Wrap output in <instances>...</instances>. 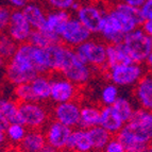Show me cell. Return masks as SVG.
I'll return each mask as SVG.
<instances>
[{"label": "cell", "instance_id": "36", "mask_svg": "<svg viewBox=\"0 0 152 152\" xmlns=\"http://www.w3.org/2000/svg\"><path fill=\"white\" fill-rule=\"evenodd\" d=\"M124 148L127 152H148L149 145L142 142H126Z\"/></svg>", "mask_w": 152, "mask_h": 152}, {"label": "cell", "instance_id": "37", "mask_svg": "<svg viewBox=\"0 0 152 152\" xmlns=\"http://www.w3.org/2000/svg\"><path fill=\"white\" fill-rule=\"evenodd\" d=\"M144 21L152 19V0H146L140 9Z\"/></svg>", "mask_w": 152, "mask_h": 152}, {"label": "cell", "instance_id": "7", "mask_svg": "<svg viewBox=\"0 0 152 152\" xmlns=\"http://www.w3.org/2000/svg\"><path fill=\"white\" fill-rule=\"evenodd\" d=\"M107 47L101 38L91 37L75 49L77 56L93 69H107Z\"/></svg>", "mask_w": 152, "mask_h": 152}, {"label": "cell", "instance_id": "27", "mask_svg": "<svg viewBox=\"0 0 152 152\" xmlns=\"http://www.w3.org/2000/svg\"><path fill=\"white\" fill-rule=\"evenodd\" d=\"M87 131H88L93 150H95V151H102L112 138V134H110L107 130L100 126L91 128Z\"/></svg>", "mask_w": 152, "mask_h": 152}, {"label": "cell", "instance_id": "2", "mask_svg": "<svg viewBox=\"0 0 152 152\" xmlns=\"http://www.w3.org/2000/svg\"><path fill=\"white\" fill-rule=\"evenodd\" d=\"M117 137L126 142H142L149 145L152 142V111L136 109L132 118L124 124Z\"/></svg>", "mask_w": 152, "mask_h": 152}, {"label": "cell", "instance_id": "8", "mask_svg": "<svg viewBox=\"0 0 152 152\" xmlns=\"http://www.w3.org/2000/svg\"><path fill=\"white\" fill-rule=\"evenodd\" d=\"M107 11L114 17L124 34L142 27L144 23L140 9L133 8L121 1L115 2L112 7L107 8Z\"/></svg>", "mask_w": 152, "mask_h": 152}, {"label": "cell", "instance_id": "47", "mask_svg": "<svg viewBox=\"0 0 152 152\" xmlns=\"http://www.w3.org/2000/svg\"><path fill=\"white\" fill-rule=\"evenodd\" d=\"M0 152H3V149H2V147L0 146Z\"/></svg>", "mask_w": 152, "mask_h": 152}, {"label": "cell", "instance_id": "3", "mask_svg": "<svg viewBox=\"0 0 152 152\" xmlns=\"http://www.w3.org/2000/svg\"><path fill=\"white\" fill-rule=\"evenodd\" d=\"M58 74L80 87L91 81L94 76V69L77 56L75 49L67 47Z\"/></svg>", "mask_w": 152, "mask_h": 152}, {"label": "cell", "instance_id": "42", "mask_svg": "<svg viewBox=\"0 0 152 152\" xmlns=\"http://www.w3.org/2000/svg\"><path fill=\"white\" fill-rule=\"evenodd\" d=\"M145 64H146V66H147L148 70H149L150 72L152 74V52L149 54V56L147 58V60H146Z\"/></svg>", "mask_w": 152, "mask_h": 152}, {"label": "cell", "instance_id": "6", "mask_svg": "<svg viewBox=\"0 0 152 152\" xmlns=\"http://www.w3.org/2000/svg\"><path fill=\"white\" fill-rule=\"evenodd\" d=\"M104 74L110 82L118 87H131L135 86L137 82L144 77L145 68L142 64L130 62L107 68Z\"/></svg>", "mask_w": 152, "mask_h": 152}, {"label": "cell", "instance_id": "11", "mask_svg": "<svg viewBox=\"0 0 152 152\" xmlns=\"http://www.w3.org/2000/svg\"><path fill=\"white\" fill-rule=\"evenodd\" d=\"M79 96V86L69 81L62 75L51 78L50 100L54 104L64 103L77 100Z\"/></svg>", "mask_w": 152, "mask_h": 152}, {"label": "cell", "instance_id": "30", "mask_svg": "<svg viewBox=\"0 0 152 152\" xmlns=\"http://www.w3.org/2000/svg\"><path fill=\"white\" fill-rule=\"evenodd\" d=\"M112 107H114V110L118 113V115L121 117V119L126 124L131 119L135 110H136L133 107V103H132L131 100L128 97L124 96H120Z\"/></svg>", "mask_w": 152, "mask_h": 152}, {"label": "cell", "instance_id": "25", "mask_svg": "<svg viewBox=\"0 0 152 152\" xmlns=\"http://www.w3.org/2000/svg\"><path fill=\"white\" fill-rule=\"evenodd\" d=\"M28 43H30L36 48H47L51 45L61 43V41L58 36L46 32L43 29H37L32 31Z\"/></svg>", "mask_w": 152, "mask_h": 152}, {"label": "cell", "instance_id": "22", "mask_svg": "<svg viewBox=\"0 0 152 152\" xmlns=\"http://www.w3.org/2000/svg\"><path fill=\"white\" fill-rule=\"evenodd\" d=\"M33 94L36 101L45 102L50 100L51 95V78L46 74L36 76L30 82Z\"/></svg>", "mask_w": 152, "mask_h": 152}, {"label": "cell", "instance_id": "32", "mask_svg": "<svg viewBox=\"0 0 152 152\" xmlns=\"http://www.w3.org/2000/svg\"><path fill=\"white\" fill-rule=\"evenodd\" d=\"M14 97H15L16 101L19 102V103L36 101L30 83L20 84V85L15 86V88H14Z\"/></svg>", "mask_w": 152, "mask_h": 152}, {"label": "cell", "instance_id": "31", "mask_svg": "<svg viewBox=\"0 0 152 152\" xmlns=\"http://www.w3.org/2000/svg\"><path fill=\"white\" fill-rule=\"evenodd\" d=\"M18 48V44L16 43L8 33H0V56L5 61H10L15 54Z\"/></svg>", "mask_w": 152, "mask_h": 152}, {"label": "cell", "instance_id": "18", "mask_svg": "<svg viewBox=\"0 0 152 152\" xmlns=\"http://www.w3.org/2000/svg\"><path fill=\"white\" fill-rule=\"evenodd\" d=\"M66 150L70 152H91L93 150L88 131L78 127L72 129Z\"/></svg>", "mask_w": 152, "mask_h": 152}, {"label": "cell", "instance_id": "44", "mask_svg": "<svg viewBox=\"0 0 152 152\" xmlns=\"http://www.w3.org/2000/svg\"><path fill=\"white\" fill-rule=\"evenodd\" d=\"M5 140H7V138H5L4 132H0V146H2V144Z\"/></svg>", "mask_w": 152, "mask_h": 152}, {"label": "cell", "instance_id": "12", "mask_svg": "<svg viewBox=\"0 0 152 152\" xmlns=\"http://www.w3.org/2000/svg\"><path fill=\"white\" fill-rule=\"evenodd\" d=\"M80 114H81V104L77 100L54 104L51 110L52 119L61 122L71 129L79 127Z\"/></svg>", "mask_w": 152, "mask_h": 152}, {"label": "cell", "instance_id": "14", "mask_svg": "<svg viewBox=\"0 0 152 152\" xmlns=\"http://www.w3.org/2000/svg\"><path fill=\"white\" fill-rule=\"evenodd\" d=\"M71 132V128L53 119L49 121L44 130L47 144L58 149V151L66 150Z\"/></svg>", "mask_w": 152, "mask_h": 152}, {"label": "cell", "instance_id": "17", "mask_svg": "<svg viewBox=\"0 0 152 152\" xmlns=\"http://www.w3.org/2000/svg\"><path fill=\"white\" fill-rule=\"evenodd\" d=\"M126 122L121 119L113 107H101L100 124L99 126L105 129L110 134L117 135L121 131Z\"/></svg>", "mask_w": 152, "mask_h": 152}, {"label": "cell", "instance_id": "29", "mask_svg": "<svg viewBox=\"0 0 152 152\" xmlns=\"http://www.w3.org/2000/svg\"><path fill=\"white\" fill-rule=\"evenodd\" d=\"M120 97L119 87L112 82H107L100 91L99 100L102 107H112Z\"/></svg>", "mask_w": 152, "mask_h": 152}, {"label": "cell", "instance_id": "1", "mask_svg": "<svg viewBox=\"0 0 152 152\" xmlns=\"http://www.w3.org/2000/svg\"><path fill=\"white\" fill-rule=\"evenodd\" d=\"M35 47L30 43L18 45L15 54L5 65V77L14 86L30 83L38 72L34 61Z\"/></svg>", "mask_w": 152, "mask_h": 152}, {"label": "cell", "instance_id": "21", "mask_svg": "<svg viewBox=\"0 0 152 152\" xmlns=\"http://www.w3.org/2000/svg\"><path fill=\"white\" fill-rule=\"evenodd\" d=\"M46 145L47 142L43 130H29L18 146L20 152H41Z\"/></svg>", "mask_w": 152, "mask_h": 152}, {"label": "cell", "instance_id": "41", "mask_svg": "<svg viewBox=\"0 0 152 152\" xmlns=\"http://www.w3.org/2000/svg\"><path fill=\"white\" fill-rule=\"evenodd\" d=\"M8 124H9L8 120L0 114V132H4V130L8 127Z\"/></svg>", "mask_w": 152, "mask_h": 152}, {"label": "cell", "instance_id": "33", "mask_svg": "<svg viewBox=\"0 0 152 152\" xmlns=\"http://www.w3.org/2000/svg\"><path fill=\"white\" fill-rule=\"evenodd\" d=\"M78 0H46L47 5L51 10L56 11H65V12H70L74 4Z\"/></svg>", "mask_w": 152, "mask_h": 152}, {"label": "cell", "instance_id": "5", "mask_svg": "<svg viewBox=\"0 0 152 152\" xmlns=\"http://www.w3.org/2000/svg\"><path fill=\"white\" fill-rule=\"evenodd\" d=\"M51 111L44 102L19 103V122L28 130H43L49 124Z\"/></svg>", "mask_w": 152, "mask_h": 152}, {"label": "cell", "instance_id": "26", "mask_svg": "<svg viewBox=\"0 0 152 152\" xmlns=\"http://www.w3.org/2000/svg\"><path fill=\"white\" fill-rule=\"evenodd\" d=\"M0 114L9 124L19 122V102L11 98L0 97Z\"/></svg>", "mask_w": 152, "mask_h": 152}, {"label": "cell", "instance_id": "20", "mask_svg": "<svg viewBox=\"0 0 152 152\" xmlns=\"http://www.w3.org/2000/svg\"><path fill=\"white\" fill-rule=\"evenodd\" d=\"M21 11L33 30L43 28L47 17V11L41 3L37 1H30Z\"/></svg>", "mask_w": 152, "mask_h": 152}, {"label": "cell", "instance_id": "4", "mask_svg": "<svg viewBox=\"0 0 152 152\" xmlns=\"http://www.w3.org/2000/svg\"><path fill=\"white\" fill-rule=\"evenodd\" d=\"M122 45L127 50L132 62L142 64L152 52V38L142 28H137L127 33Z\"/></svg>", "mask_w": 152, "mask_h": 152}, {"label": "cell", "instance_id": "13", "mask_svg": "<svg viewBox=\"0 0 152 152\" xmlns=\"http://www.w3.org/2000/svg\"><path fill=\"white\" fill-rule=\"evenodd\" d=\"M33 28L21 10H13L7 33L18 44L28 43Z\"/></svg>", "mask_w": 152, "mask_h": 152}, {"label": "cell", "instance_id": "15", "mask_svg": "<svg viewBox=\"0 0 152 152\" xmlns=\"http://www.w3.org/2000/svg\"><path fill=\"white\" fill-rule=\"evenodd\" d=\"M98 35L104 43L109 45V44L122 43L126 34L120 28V26L114 19V17L107 11Z\"/></svg>", "mask_w": 152, "mask_h": 152}, {"label": "cell", "instance_id": "19", "mask_svg": "<svg viewBox=\"0 0 152 152\" xmlns=\"http://www.w3.org/2000/svg\"><path fill=\"white\" fill-rule=\"evenodd\" d=\"M71 16H72V14L70 12L56 10L49 11V12H47L45 25L42 29L45 30L46 32L60 37V32L65 26V23L70 19Z\"/></svg>", "mask_w": 152, "mask_h": 152}, {"label": "cell", "instance_id": "39", "mask_svg": "<svg viewBox=\"0 0 152 152\" xmlns=\"http://www.w3.org/2000/svg\"><path fill=\"white\" fill-rule=\"evenodd\" d=\"M120 1L126 3V4H128V5H131V7H133V8L140 9V7L144 4L146 0H120Z\"/></svg>", "mask_w": 152, "mask_h": 152}, {"label": "cell", "instance_id": "43", "mask_svg": "<svg viewBox=\"0 0 152 152\" xmlns=\"http://www.w3.org/2000/svg\"><path fill=\"white\" fill-rule=\"evenodd\" d=\"M41 152H60L58 149H56L54 147H52V146H50V145H46L45 147L43 148V150H42Z\"/></svg>", "mask_w": 152, "mask_h": 152}, {"label": "cell", "instance_id": "23", "mask_svg": "<svg viewBox=\"0 0 152 152\" xmlns=\"http://www.w3.org/2000/svg\"><path fill=\"white\" fill-rule=\"evenodd\" d=\"M100 114L101 107L97 104H84L81 105L80 114V124L79 127L82 129H91L99 126L100 124Z\"/></svg>", "mask_w": 152, "mask_h": 152}, {"label": "cell", "instance_id": "38", "mask_svg": "<svg viewBox=\"0 0 152 152\" xmlns=\"http://www.w3.org/2000/svg\"><path fill=\"white\" fill-rule=\"evenodd\" d=\"M4 1L13 10H23L32 0H4Z\"/></svg>", "mask_w": 152, "mask_h": 152}, {"label": "cell", "instance_id": "28", "mask_svg": "<svg viewBox=\"0 0 152 152\" xmlns=\"http://www.w3.org/2000/svg\"><path fill=\"white\" fill-rule=\"evenodd\" d=\"M28 131V128L21 122H12V124H9L7 129L4 130L5 138L11 144L19 145L27 135Z\"/></svg>", "mask_w": 152, "mask_h": 152}, {"label": "cell", "instance_id": "24", "mask_svg": "<svg viewBox=\"0 0 152 152\" xmlns=\"http://www.w3.org/2000/svg\"><path fill=\"white\" fill-rule=\"evenodd\" d=\"M131 58L128 54L122 43L109 44L107 47V68H111L117 65L130 63Z\"/></svg>", "mask_w": 152, "mask_h": 152}, {"label": "cell", "instance_id": "35", "mask_svg": "<svg viewBox=\"0 0 152 152\" xmlns=\"http://www.w3.org/2000/svg\"><path fill=\"white\" fill-rule=\"evenodd\" d=\"M103 152H127L124 145L118 137H112L110 142L107 144V146L102 150Z\"/></svg>", "mask_w": 152, "mask_h": 152}, {"label": "cell", "instance_id": "46", "mask_svg": "<svg viewBox=\"0 0 152 152\" xmlns=\"http://www.w3.org/2000/svg\"><path fill=\"white\" fill-rule=\"evenodd\" d=\"M148 152H152V142L149 144V148H148Z\"/></svg>", "mask_w": 152, "mask_h": 152}, {"label": "cell", "instance_id": "40", "mask_svg": "<svg viewBox=\"0 0 152 152\" xmlns=\"http://www.w3.org/2000/svg\"><path fill=\"white\" fill-rule=\"evenodd\" d=\"M142 29L147 33L148 35L152 38V19L151 20H146L142 23Z\"/></svg>", "mask_w": 152, "mask_h": 152}, {"label": "cell", "instance_id": "10", "mask_svg": "<svg viewBox=\"0 0 152 152\" xmlns=\"http://www.w3.org/2000/svg\"><path fill=\"white\" fill-rule=\"evenodd\" d=\"M91 37L93 34L78 20L76 16H71L60 32L61 43L72 49H76Z\"/></svg>", "mask_w": 152, "mask_h": 152}, {"label": "cell", "instance_id": "16", "mask_svg": "<svg viewBox=\"0 0 152 152\" xmlns=\"http://www.w3.org/2000/svg\"><path fill=\"white\" fill-rule=\"evenodd\" d=\"M134 98L140 109L152 111V74H145L134 86Z\"/></svg>", "mask_w": 152, "mask_h": 152}, {"label": "cell", "instance_id": "9", "mask_svg": "<svg viewBox=\"0 0 152 152\" xmlns=\"http://www.w3.org/2000/svg\"><path fill=\"white\" fill-rule=\"evenodd\" d=\"M105 12L107 8H104L101 2L95 1L81 3L79 10L75 13V16L91 34L98 35Z\"/></svg>", "mask_w": 152, "mask_h": 152}, {"label": "cell", "instance_id": "45", "mask_svg": "<svg viewBox=\"0 0 152 152\" xmlns=\"http://www.w3.org/2000/svg\"><path fill=\"white\" fill-rule=\"evenodd\" d=\"M5 65H7V61H5V60L2 58V56H0V68H2V67H4Z\"/></svg>", "mask_w": 152, "mask_h": 152}, {"label": "cell", "instance_id": "34", "mask_svg": "<svg viewBox=\"0 0 152 152\" xmlns=\"http://www.w3.org/2000/svg\"><path fill=\"white\" fill-rule=\"evenodd\" d=\"M12 11L10 7H5V5H0V33L7 32V29L10 23L11 15H12Z\"/></svg>", "mask_w": 152, "mask_h": 152}, {"label": "cell", "instance_id": "48", "mask_svg": "<svg viewBox=\"0 0 152 152\" xmlns=\"http://www.w3.org/2000/svg\"><path fill=\"white\" fill-rule=\"evenodd\" d=\"M101 1H109V0H101Z\"/></svg>", "mask_w": 152, "mask_h": 152}]
</instances>
